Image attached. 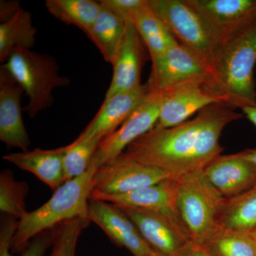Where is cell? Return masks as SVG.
Wrapping results in <instances>:
<instances>
[{
  "mask_svg": "<svg viewBox=\"0 0 256 256\" xmlns=\"http://www.w3.org/2000/svg\"><path fill=\"white\" fill-rule=\"evenodd\" d=\"M236 109L226 102L213 104L174 127L153 128L122 154L174 178L204 171L222 156L220 138L224 128L244 116Z\"/></svg>",
  "mask_w": 256,
  "mask_h": 256,
  "instance_id": "cell-1",
  "label": "cell"
},
{
  "mask_svg": "<svg viewBox=\"0 0 256 256\" xmlns=\"http://www.w3.org/2000/svg\"><path fill=\"white\" fill-rule=\"evenodd\" d=\"M98 166L90 162L85 173L66 182L44 204L18 220L12 242L13 252H22L30 240L58 224L77 217L89 218L88 204L92 180Z\"/></svg>",
  "mask_w": 256,
  "mask_h": 256,
  "instance_id": "cell-2",
  "label": "cell"
},
{
  "mask_svg": "<svg viewBox=\"0 0 256 256\" xmlns=\"http://www.w3.org/2000/svg\"><path fill=\"white\" fill-rule=\"evenodd\" d=\"M256 22L222 44L212 66L217 92L240 110L256 102Z\"/></svg>",
  "mask_w": 256,
  "mask_h": 256,
  "instance_id": "cell-3",
  "label": "cell"
},
{
  "mask_svg": "<svg viewBox=\"0 0 256 256\" xmlns=\"http://www.w3.org/2000/svg\"><path fill=\"white\" fill-rule=\"evenodd\" d=\"M2 66L28 95V102L23 110L31 118L53 104L55 88L70 84L67 77L60 75L54 58L32 50H14Z\"/></svg>",
  "mask_w": 256,
  "mask_h": 256,
  "instance_id": "cell-4",
  "label": "cell"
},
{
  "mask_svg": "<svg viewBox=\"0 0 256 256\" xmlns=\"http://www.w3.org/2000/svg\"><path fill=\"white\" fill-rule=\"evenodd\" d=\"M176 181L180 220L190 240L201 244L217 225L225 198L212 186L203 171L176 178Z\"/></svg>",
  "mask_w": 256,
  "mask_h": 256,
  "instance_id": "cell-5",
  "label": "cell"
},
{
  "mask_svg": "<svg viewBox=\"0 0 256 256\" xmlns=\"http://www.w3.org/2000/svg\"><path fill=\"white\" fill-rule=\"evenodd\" d=\"M149 6L178 43L212 68L222 43L188 0H149Z\"/></svg>",
  "mask_w": 256,
  "mask_h": 256,
  "instance_id": "cell-6",
  "label": "cell"
},
{
  "mask_svg": "<svg viewBox=\"0 0 256 256\" xmlns=\"http://www.w3.org/2000/svg\"><path fill=\"white\" fill-rule=\"evenodd\" d=\"M146 84L150 90L160 92L190 84H204L217 92L210 66L180 44L152 60L150 75Z\"/></svg>",
  "mask_w": 256,
  "mask_h": 256,
  "instance_id": "cell-7",
  "label": "cell"
},
{
  "mask_svg": "<svg viewBox=\"0 0 256 256\" xmlns=\"http://www.w3.org/2000/svg\"><path fill=\"white\" fill-rule=\"evenodd\" d=\"M164 97V92L150 90L124 124L100 141L92 162L98 168L116 159L136 140L156 127Z\"/></svg>",
  "mask_w": 256,
  "mask_h": 256,
  "instance_id": "cell-8",
  "label": "cell"
},
{
  "mask_svg": "<svg viewBox=\"0 0 256 256\" xmlns=\"http://www.w3.org/2000/svg\"><path fill=\"white\" fill-rule=\"evenodd\" d=\"M172 178L163 170L143 164L122 154L98 168L92 178V194H122Z\"/></svg>",
  "mask_w": 256,
  "mask_h": 256,
  "instance_id": "cell-9",
  "label": "cell"
},
{
  "mask_svg": "<svg viewBox=\"0 0 256 256\" xmlns=\"http://www.w3.org/2000/svg\"><path fill=\"white\" fill-rule=\"evenodd\" d=\"M222 44L256 22V0H188Z\"/></svg>",
  "mask_w": 256,
  "mask_h": 256,
  "instance_id": "cell-10",
  "label": "cell"
},
{
  "mask_svg": "<svg viewBox=\"0 0 256 256\" xmlns=\"http://www.w3.org/2000/svg\"><path fill=\"white\" fill-rule=\"evenodd\" d=\"M176 178H172L148 188L122 194H92L90 198L109 202L118 206L130 207L152 212L172 222L186 234L176 207Z\"/></svg>",
  "mask_w": 256,
  "mask_h": 256,
  "instance_id": "cell-11",
  "label": "cell"
},
{
  "mask_svg": "<svg viewBox=\"0 0 256 256\" xmlns=\"http://www.w3.org/2000/svg\"><path fill=\"white\" fill-rule=\"evenodd\" d=\"M220 102L227 104L220 92L204 84H186L164 92L159 119L154 128L174 127L208 106Z\"/></svg>",
  "mask_w": 256,
  "mask_h": 256,
  "instance_id": "cell-12",
  "label": "cell"
},
{
  "mask_svg": "<svg viewBox=\"0 0 256 256\" xmlns=\"http://www.w3.org/2000/svg\"><path fill=\"white\" fill-rule=\"evenodd\" d=\"M88 217L114 242L133 256H148L154 250L146 244L132 220L118 207L109 202L90 198Z\"/></svg>",
  "mask_w": 256,
  "mask_h": 256,
  "instance_id": "cell-13",
  "label": "cell"
},
{
  "mask_svg": "<svg viewBox=\"0 0 256 256\" xmlns=\"http://www.w3.org/2000/svg\"><path fill=\"white\" fill-rule=\"evenodd\" d=\"M118 207L132 220L146 244L160 255L180 256L191 242L182 229L162 216L138 208Z\"/></svg>",
  "mask_w": 256,
  "mask_h": 256,
  "instance_id": "cell-14",
  "label": "cell"
},
{
  "mask_svg": "<svg viewBox=\"0 0 256 256\" xmlns=\"http://www.w3.org/2000/svg\"><path fill=\"white\" fill-rule=\"evenodd\" d=\"M24 92L6 69L0 67V140L8 148L28 151L31 142L24 124L21 98Z\"/></svg>",
  "mask_w": 256,
  "mask_h": 256,
  "instance_id": "cell-15",
  "label": "cell"
},
{
  "mask_svg": "<svg viewBox=\"0 0 256 256\" xmlns=\"http://www.w3.org/2000/svg\"><path fill=\"white\" fill-rule=\"evenodd\" d=\"M126 32L114 64V74L105 98L140 86L144 60L142 40L134 22H126Z\"/></svg>",
  "mask_w": 256,
  "mask_h": 256,
  "instance_id": "cell-16",
  "label": "cell"
},
{
  "mask_svg": "<svg viewBox=\"0 0 256 256\" xmlns=\"http://www.w3.org/2000/svg\"><path fill=\"white\" fill-rule=\"evenodd\" d=\"M149 90L148 84H142L133 90L104 99L98 112L80 134L102 140L124 124L140 105Z\"/></svg>",
  "mask_w": 256,
  "mask_h": 256,
  "instance_id": "cell-17",
  "label": "cell"
},
{
  "mask_svg": "<svg viewBox=\"0 0 256 256\" xmlns=\"http://www.w3.org/2000/svg\"><path fill=\"white\" fill-rule=\"evenodd\" d=\"M203 172L225 198L237 196L256 184V168L238 153L218 156Z\"/></svg>",
  "mask_w": 256,
  "mask_h": 256,
  "instance_id": "cell-18",
  "label": "cell"
},
{
  "mask_svg": "<svg viewBox=\"0 0 256 256\" xmlns=\"http://www.w3.org/2000/svg\"><path fill=\"white\" fill-rule=\"evenodd\" d=\"M66 150V146L52 150L37 148L32 151L6 154L3 159L34 174L55 191L65 183L64 156Z\"/></svg>",
  "mask_w": 256,
  "mask_h": 256,
  "instance_id": "cell-19",
  "label": "cell"
},
{
  "mask_svg": "<svg viewBox=\"0 0 256 256\" xmlns=\"http://www.w3.org/2000/svg\"><path fill=\"white\" fill-rule=\"evenodd\" d=\"M217 225L248 233L256 230V184L240 194L224 200Z\"/></svg>",
  "mask_w": 256,
  "mask_h": 256,
  "instance_id": "cell-20",
  "label": "cell"
},
{
  "mask_svg": "<svg viewBox=\"0 0 256 256\" xmlns=\"http://www.w3.org/2000/svg\"><path fill=\"white\" fill-rule=\"evenodd\" d=\"M126 28V22L122 18L102 6L96 22L86 34L108 63L114 64Z\"/></svg>",
  "mask_w": 256,
  "mask_h": 256,
  "instance_id": "cell-21",
  "label": "cell"
},
{
  "mask_svg": "<svg viewBox=\"0 0 256 256\" xmlns=\"http://www.w3.org/2000/svg\"><path fill=\"white\" fill-rule=\"evenodd\" d=\"M36 28L32 14L22 8L13 18L0 24V62H4L18 48L32 50L36 41Z\"/></svg>",
  "mask_w": 256,
  "mask_h": 256,
  "instance_id": "cell-22",
  "label": "cell"
},
{
  "mask_svg": "<svg viewBox=\"0 0 256 256\" xmlns=\"http://www.w3.org/2000/svg\"><path fill=\"white\" fill-rule=\"evenodd\" d=\"M200 245L212 256H256V239L252 233L218 225Z\"/></svg>",
  "mask_w": 256,
  "mask_h": 256,
  "instance_id": "cell-23",
  "label": "cell"
},
{
  "mask_svg": "<svg viewBox=\"0 0 256 256\" xmlns=\"http://www.w3.org/2000/svg\"><path fill=\"white\" fill-rule=\"evenodd\" d=\"M134 22L143 43L149 50L151 60L178 44L166 25L152 11L149 0L148 4L136 14Z\"/></svg>",
  "mask_w": 256,
  "mask_h": 256,
  "instance_id": "cell-24",
  "label": "cell"
},
{
  "mask_svg": "<svg viewBox=\"0 0 256 256\" xmlns=\"http://www.w3.org/2000/svg\"><path fill=\"white\" fill-rule=\"evenodd\" d=\"M46 9L52 16L82 30L86 34L96 22L102 10L94 0H47Z\"/></svg>",
  "mask_w": 256,
  "mask_h": 256,
  "instance_id": "cell-25",
  "label": "cell"
},
{
  "mask_svg": "<svg viewBox=\"0 0 256 256\" xmlns=\"http://www.w3.org/2000/svg\"><path fill=\"white\" fill-rule=\"evenodd\" d=\"M28 184L15 180L12 172L4 170L0 174V210L4 215L21 220L26 210Z\"/></svg>",
  "mask_w": 256,
  "mask_h": 256,
  "instance_id": "cell-26",
  "label": "cell"
},
{
  "mask_svg": "<svg viewBox=\"0 0 256 256\" xmlns=\"http://www.w3.org/2000/svg\"><path fill=\"white\" fill-rule=\"evenodd\" d=\"M100 140L80 134L66 146L64 156L65 182L80 176L88 169Z\"/></svg>",
  "mask_w": 256,
  "mask_h": 256,
  "instance_id": "cell-27",
  "label": "cell"
},
{
  "mask_svg": "<svg viewBox=\"0 0 256 256\" xmlns=\"http://www.w3.org/2000/svg\"><path fill=\"white\" fill-rule=\"evenodd\" d=\"M90 222L89 218L77 217L52 228L50 256H76L79 237Z\"/></svg>",
  "mask_w": 256,
  "mask_h": 256,
  "instance_id": "cell-28",
  "label": "cell"
},
{
  "mask_svg": "<svg viewBox=\"0 0 256 256\" xmlns=\"http://www.w3.org/2000/svg\"><path fill=\"white\" fill-rule=\"evenodd\" d=\"M4 216L2 220L0 229V256H11L10 250L18 228V222L13 217ZM52 245V230H46L32 239L23 250L21 256H44Z\"/></svg>",
  "mask_w": 256,
  "mask_h": 256,
  "instance_id": "cell-29",
  "label": "cell"
},
{
  "mask_svg": "<svg viewBox=\"0 0 256 256\" xmlns=\"http://www.w3.org/2000/svg\"><path fill=\"white\" fill-rule=\"evenodd\" d=\"M102 6L112 11L124 22H134L136 14L146 6L148 0H100Z\"/></svg>",
  "mask_w": 256,
  "mask_h": 256,
  "instance_id": "cell-30",
  "label": "cell"
},
{
  "mask_svg": "<svg viewBox=\"0 0 256 256\" xmlns=\"http://www.w3.org/2000/svg\"><path fill=\"white\" fill-rule=\"evenodd\" d=\"M22 9L20 2L1 1L0 3V20L2 23L8 21Z\"/></svg>",
  "mask_w": 256,
  "mask_h": 256,
  "instance_id": "cell-31",
  "label": "cell"
},
{
  "mask_svg": "<svg viewBox=\"0 0 256 256\" xmlns=\"http://www.w3.org/2000/svg\"><path fill=\"white\" fill-rule=\"evenodd\" d=\"M180 256H212L200 244L190 242L184 248Z\"/></svg>",
  "mask_w": 256,
  "mask_h": 256,
  "instance_id": "cell-32",
  "label": "cell"
},
{
  "mask_svg": "<svg viewBox=\"0 0 256 256\" xmlns=\"http://www.w3.org/2000/svg\"><path fill=\"white\" fill-rule=\"evenodd\" d=\"M238 154L256 168V148L244 150L238 152Z\"/></svg>",
  "mask_w": 256,
  "mask_h": 256,
  "instance_id": "cell-33",
  "label": "cell"
},
{
  "mask_svg": "<svg viewBox=\"0 0 256 256\" xmlns=\"http://www.w3.org/2000/svg\"><path fill=\"white\" fill-rule=\"evenodd\" d=\"M242 114L256 127V102L254 106L242 109Z\"/></svg>",
  "mask_w": 256,
  "mask_h": 256,
  "instance_id": "cell-34",
  "label": "cell"
},
{
  "mask_svg": "<svg viewBox=\"0 0 256 256\" xmlns=\"http://www.w3.org/2000/svg\"><path fill=\"white\" fill-rule=\"evenodd\" d=\"M148 256H163L160 255V254H158V252H154V254H151V255H150Z\"/></svg>",
  "mask_w": 256,
  "mask_h": 256,
  "instance_id": "cell-35",
  "label": "cell"
},
{
  "mask_svg": "<svg viewBox=\"0 0 256 256\" xmlns=\"http://www.w3.org/2000/svg\"><path fill=\"white\" fill-rule=\"evenodd\" d=\"M252 235L254 236V238L256 239V229L254 230V232H252Z\"/></svg>",
  "mask_w": 256,
  "mask_h": 256,
  "instance_id": "cell-36",
  "label": "cell"
}]
</instances>
